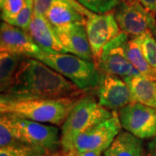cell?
<instances>
[{
  "mask_svg": "<svg viewBox=\"0 0 156 156\" xmlns=\"http://www.w3.org/2000/svg\"><path fill=\"white\" fill-rule=\"evenodd\" d=\"M86 94L44 62L25 57L18 69L14 84L7 93L1 95V98H76Z\"/></svg>",
  "mask_w": 156,
  "mask_h": 156,
  "instance_id": "6da1fadb",
  "label": "cell"
},
{
  "mask_svg": "<svg viewBox=\"0 0 156 156\" xmlns=\"http://www.w3.org/2000/svg\"><path fill=\"white\" fill-rule=\"evenodd\" d=\"M80 98H1L0 113L37 122L62 126Z\"/></svg>",
  "mask_w": 156,
  "mask_h": 156,
  "instance_id": "7a4b0ae2",
  "label": "cell"
},
{
  "mask_svg": "<svg viewBox=\"0 0 156 156\" xmlns=\"http://www.w3.org/2000/svg\"><path fill=\"white\" fill-rule=\"evenodd\" d=\"M36 59L60 73L86 93L96 91L104 76L95 62L66 52L53 53L42 50Z\"/></svg>",
  "mask_w": 156,
  "mask_h": 156,
  "instance_id": "3957f363",
  "label": "cell"
},
{
  "mask_svg": "<svg viewBox=\"0 0 156 156\" xmlns=\"http://www.w3.org/2000/svg\"><path fill=\"white\" fill-rule=\"evenodd\" d=\"M112 115L113 111L101 106L92 95L87 93L82 96L61 126L62 152L69 154L80 134Z\"/></svg>",
  "mask_w": 156,
  "mask_h": 156,
  "instance_id": "277c9868",
  "label": "cell"
},
{
  "mask_svg": "<svg viewBox=\"0 0 156 156\" xmlns=\"http://www.w3.org/2000/svg\"><path fill=\"white\" fill-rule=\"evenodd\" d=\"M10 116L15 135L20 142L49 153L61 151V132L57 127L20 117Z\"/></svg>",
  "mask_w": 156,
  "mask_h": 156,
  "instance_id": "5b68a950",
  "label": "cell"
},
{
  "mask_svg": "<svg viewBox=\"0 0 156 156\" xmlns=\"http://www.w3.org/2000/svg\"><path fill=\"white\" fill-rule=\"evenodd\" d=\"M114 13L121 30L132 37L156 29V15L138 0H123Z\"/></svg>",
  "mask_w": 156,
  "mask_h": 156,
  "instance_id": "8992f818",
  "label": "cell"
},
{
  "mask_svg": "<svg viewBox=\"0 0 156 156\" xmlns=\"http://www.w3.org/2000/svg\"><path fill=\"white\" fill-rule=\"evenodd\" d=\"M128 37V34L121 31L115 38L105 46L100 60L95 63L103 74L116 76L123 80L140 75L127 56Z\"/></svg>",
  "mask_w": 156,
  "mask_h": 156,
  "instance_id": "52a82bcc",
  "label": "cell"
},
{
  "mask_svg": "<svg viewBox=\"0 0 156 156\" xmlns=\"http://www.w3.org/2000/svg\"><path fill=\"white\" fill-rule=\"evenodd\" d=\"M122 128L118 111L115 110L111 116L80 134L69 154L85 151H101L103 153L121 133Z\"/></svg>",
  "mask_w": 156,
  "mask_h": 156,
  "instance_id": "ba28073f",
  "label": "cell"
},
{
  "mask_svg": "<svg viewBox=\"0 0 156 156\" xmlns=\"http://www.w3.org/2000/svg\"><path fill=\"white\" fill-rule=\"evenodd\" d=\"M123 129L141 140L156 136V108L133 101L118 110Z\"/></svg>",
  "mask_w": 156,
  "mask_h": 156,
  "instance_id": "9c48e42d",
  "label": "cell"
},
{
  "mask_svg": "<svg viewBox=\"0 0 156 156\" xmlns=\"http://www.w3.org/2000/svg\"><path fill=\"white\" fill-rule=\"evenodd\" d=\"M86 30L95 63L100 60L105 46L122 31L114 11L101 14L92 12L87 19Z\"/></svg>",
  "mask_w": 156,
  "mask_h": 156,
  "instance_id": "30bf717a",
  "label": "cell"
},
{
  "mask_svg": "<svg viewBox=\"0 0 156 156\" xmlns=\"http://www.w3.org/2000/svg\"><path fill=\"white\" fill-rule=\"evenodd\" d=\"M0 51L36 58L42 50L28 31L4 21L0 28Z\"/></svg>",
  "mask_w": 156,
  "mask_h": 156,
  "instance_id": "8fae6325",
  "label": "cell"
},
{
  "mask_svg": "<svg viewBox=\"0 0 156 156\" xmlns=\"http://www.w3.org/2000/svg\"><path fill=\"white\" fill-rule=\"evenodd\" d=\"M95 93L99 103L108 109L117 110L133 102L128 83L116 76L104 74Z\"/></svg>",
  "mask_w": 156,
  "mask_h": 156,
  "instance_id": "7c38bea8",
  "label": "cell"
},
{
  "mask_svg": "<svg viewBox=\"0 0 156 156\" xmlns=\"http://www.w3.org/2000/svg\"><path fill=\"white\" fill-rule=\"evenodd\" d=\"M91 13L76 0H56L49 9L45 17L54 29L57 30L76 23L86 24Z\"/></svg>",
  "mask_w": 156,
  "mask_h": 156,
  "instance_id": "4fadbf2b",
  "label": "cell"
},
{
  "mask_svg": "<svg viewBox=\"0 0 156 156\" xmlns=\"http://www.w3.org/2000/svg\"><path fill=\"white\" fill-rule=\"evenodd\" d=\"M55 30L67 53L76 55L88 61L94 62L87 35L86 24L76 23Z\"/></svg>",
  "mask_w": 156,
  "mask_h": 156,
  "instance_id": "5bb4252c",
  "label": "cell"
},
{
  "mask_svg": "<svg viewBox=\"0 0 156 156\" xmlns=\"http://www.w3.org/2000/svg\"><path fill=\"white\" fill-rule=\"evenodd\" d=\"M27 31L43 51L66 52L55 29L44 16L34 13Z\"/></svg>",
  "mask_w": 156,
  "mask_h": 156,
  "instance_id": "9a60e30c",
  "label": "cell"
},
{
  "mask_svg": "<svg viewBox=\"0 0 156 156\" xmlns=\"http://www.w3.org/2000/svg\"><path fill=\"white\" fill-rule=\"evenodd\" d=\"M131 90L133 101L156 108V81L142 76H134L124 80Z\"/></svg>",
  "mask_w": 156,
  "mask_h": 156,
  "instance_id": "2e32d148",
  "label": "cell"
},
{
  "mask_svg": "<svg viewBox=\"0 0 156 156\" xmlns=\"http://www.w3.org/2000/svg\"><path fill=\"white\" fill-rule=\"evenodd\" d=\"M142 140L126 130H122L111 145L103 152V156H142Z\"/></svg>",
  "mask_w": 156,
  "mask_h": 156,
  "instance_id": "e0dca14e",
  "label": "cell"
},
{
  "mask_svg": "<svg viewBox=\"0 0 156 156\" xmlns=\"http://www.w3.org/2000/svg\"><path fill=\"white\" fill-rule=\"evenodd\" d=\"M27 56L11 53L0 52V91L1 95L7 93L14 84L16 76L22 61Z\"/></svg>",
  "mask_w": 156,
  "mask_h": 156,
  "instance_id": "ac0fdd59",
  "label": "cell"
},
{
  "mask_svg": "<svg viewBox=\"0 0 156 156\" xmlns=\"http://www.w3.org/2000/svg\"><path fill=\"white\" fill-rule=\"evenodd\" d=\"M127 56L132 65L139 71L140 75L156 81V69L152 67L146 59L138 37H134L128 40L127 44Z\"/></svg>",
  "mask_w": 156,
  "mask_h": 156,
  "instance_id": "d6986e66",
  "label": "cell"
},
{
  "mask_svg": "<svg viewBox=\"0 0 156 156\" xmlns=\"http://www.w3.org/2000/svg\"><path fill=\"white\" fill-rule=\"evenodd\" d=\"M47 153L49 152L23 142L0 148V156H43Z\"/></svg>",
  "mask_w": 156,
  "mask_h": 156,
  "instance_id": "ffe728a7",
  "label": "cell"
},
{
  "mask_svg": "<svg viewBox=\"0 0 156 156\" xmlns=\"http://www.w3.org/2000/svg\"><path fill=\"white\" fill-rule=\"evenodd\" d=\"M20 142L17 139L11 118L9 115H1L0 117V148Z\"/></svg>",
  "mask_w": 156,
  "mask_h": 156,
  "instance_id": "44dd1931",
  "label": "cell"
},
{
  "mask_svg": "<svg viewBox=\"0 0 156 156\" xmlns=\"http://www.w3.org/2000/svg\"><path fill=\"white\" fill-rule=\"evenodd\" d=\"M80 5L94 13H106L115 10L123 0H76Z\"/></svg>",
  "mask_w": 156,
  "mask_h": 156,
  "instance_id": "7402d4cb",
  "label": "cell"
},
{
  "mask_svg": "<svg viewBox=\"0 0 156 156\" xmlns=\"http://www.w3.org/2000/svg\"><path fill=\"white\" fill-rule=\"evenodd\" d=\"M142 52L151 66L156 69V39L152 31L138 37Z\"/></svg>",
  "mask_w": 156,
  "mask_h": 156,
  "instance_id": "603a6c76",
  "label": "cell"
},
{
  "mask_svg": "<svg viewBox=\"0 0 156 156\" xmlns=\"http://www.w3.org/2000/svg\"><path fill=\"white\" fill-rule=\"evenodd\" d=\"M27 0H0L1 17L5 22L14 19L26 5Z\"/></svg>",
  "mask_w": 156,
  "mask_h": 156,
  "instance_id": "cb8c5ba5",
  "label": "cell"
},
{
  "mask_svg": "<svg viewBox=\"0 0 156 156\" xmlns=\"http://www.w3.org/2000/svg\"><path fill=\"white\" fill-rule=\"evenodd\" d=\"M34 0H27L26 5L23 8V10L14 19L10 20V24L17 26L18 28L23 29L24 30H28L29 26L31 23L34 16Z\"/></svg>",
  "mask_w": 156,
  "mask_h": 156,
  "instance_id": "d4e9b609",
  "label": "cell"
},
{
  "mask_svg": "<svg viewBox=\"0 0 156 156\" xmlns=\"http://www.w3.org/2000/svg\"><path fill=\"white\" fill-rule=\"evenodd\" d=\"M56 0H34V11L42 16L46 15L49 9Z\"/></svg>",
  "mask_w": 156,
  "mask_h": 156,
  "instance_id": "484cf974",
  "label": "cell"
},
{
  "mask_svg": "<svg viewBox=\"0 0 156 156\" xmlns=\"http://www.w3.org/2000/svg\"><path fill=\"white\" fill-rule=\"evenodd\" d=\"M142 5L156 15V0H138Z\"/></svg>",
  "mask_w": 156,
  "mask_h": 156,
  "instance_id": "4316f807",
  "label": "cell"
},
{
  "mask_svg": "<svg viewBox=\"0 0 156 156\" xmlns=\"http://www.w3.org/2000/svg\"><path fill=\"white\" fill-rule=\"evenodd\" d=\"M145 156H156V136L148 142Z\"/></svg>",
  "mask_w": 156,
  "mask_h": 156,
  "instance_id": "83f0119b",
  "label": "cell"
},
{
  "mask_svg": "<svg viewBox=\"0 0 156 156\" xmlns=\"http://www.w3.org/2000/svg\"><path fill=\"white\" fill-rule=\"evenodd\" d=\"M101 151H85V152H74L68 156H101Z\"/></svg>",
  "mask_w": 156,
  "mask_h": 156,
  "instance_id": "f1b7e54d",
  "label": "cell"
},
{
  "mask_svg": "<svg viewBox=\"0 0 156 156\" xmlns=\"http://www.w3.org/2000/svg\"><path fill=\"white\" fill-rule=\"evenodd\" d=\"M43 156H68L65 154H63L62 151H58V152H54V153H47L44 155Z\"/></svg>",
  "mask_w": 156,
  "mask_h": 156,
  "instance_id": "f546056e",
  "label": "cell"
},
{
  "mask_svg": "<svg viewBox=\"0 0 156 156\" xmlns=\"http://www.w3.org/2000/svg\"><path fill=\"white\" fill-rule=\"evenodd\" d=\"M153 33H154V37H156V29H155V30H154V31H153Z\"/></svg>",
  "mask_w": 156,
  "mask_h": 156,
  "instance_id": "4dcf8cb0",
  "label": "cell"
}]
</instances>
